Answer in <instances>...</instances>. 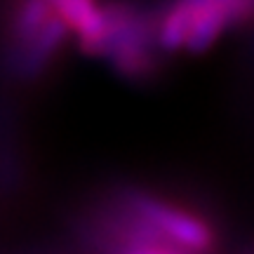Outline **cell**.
<instances>
[{"instance_id":"3957f363","label":"cell","mask_w":254,"mask_h":254,"mask_svg":"<svg viewBox=\"0 0 254 254\" xmlns=\"http://www.w3.org/2000/svg\"><path fill=\"white\" fill-rule=\"evenodd\" d=\"M205 2H214L219 7H224L231 14L233 24L254 17V0H205Z\"/></svg>"},{"instance_id":"6da1fadb","label":"cell","mask_w":254,"mask_h":254,"mask_svg":"<svg viewBox=\"0 0 254 254\" xmlns=\"http://www.w3.org/2000/svg\"><path fill=\"white\" fill-rule=\"evenodd\" d=\"M123 207L136 219H141L148 228H153L158 236L193 254H207L217 243L214 228L209 221H205L190 209L155 198L151 193L129 190L123 198Z\"/></svg>"},{"instance_id":"7a4b0ae2","label":"cell","mask_w":254,"mask_h":254,"mask_svg":"<svg viewBox=\"0 0 254 254\" xmlns=\"http://www.w3.org/2000/svg\"><path fill=\"white\" fill-rule=\"evenodd\" d=\"M233 24V19L224 7L205 0H193V19H190L189 38H186V52L200 55L217 43L221 33Z\"/></svg>"}]
</instances>
